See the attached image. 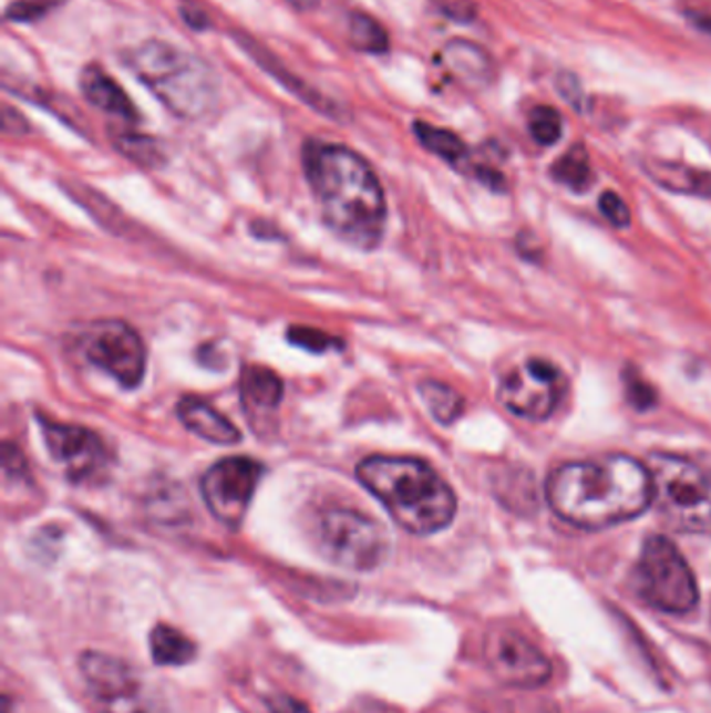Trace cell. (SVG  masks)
Masks as SVG:
<instances>
[{"label":"cell","instance_id":"1","mask_svg":"<svg viewBox=\"0 0 711 713\" xmlns=\"http://www.w3.org/2000/svg\"><path fill=\"white\" fill-rule=\"evenodd\" d=\"M302 161L326 228L356 249L374 250L384 236L387 198L372 165L342 144H307Z\"/></svg>","mask_w":711,"mask_h":713},{"label":"cell","instance_id":"2","mask_svg":"<svg viewBox=\"0 0 711 713\" xmlns=\"http://www.w3.org/2000/svg\"><path fill=\"white\" fill-rule=\"evenodd\" d=\"M553 512L580 528H607L640 516L653 503L649 467L628 455L561 465L547 480Z\"/></svg>","mask_w":711,"mask_h":713},{"label":"cell","instance_id":"3","mask_svg":"<svg viewBox=\"0 0 711 713\" xmlns=\"http://www.w3.org/2000/svg\"><path fill=\"white\" fill-rule=\"evenodd\" d=\"M357 480L411 535L441 533L457 512L453 488L422 459L374 455L357 465Z\"/></svg>","mask_w":711,"mask_h":713},{"label":"cell","instance_id":"4","mask_svg":"<svg viewBox=\"0 0 711 713\" xmlns=\"http://www.w3.org/2000/svg\"><path fill=\"white\" fill-rule=\"evenodd\" d=\"M130 68L182 120H200L215 108L217 78L205 61L188 51L163 40H146L130 54Z\"/></svg>","mask_w":711,"mask_h":713},{"label":"cell","instance_id":"5","mask_svg":"<svg viewBox=\"0 0 711 713\" xmlns=\"http://www.w3.org/2000/svg\"><path fill=\"white\" fill-rule=\"evenodd\" d=\"M647 467L661 519L678 533L711 535L710 459L653 453Z\"/></svg>","mask_w":711,"mask_h":713},{"label":"cell","instance_id":"6","mask_svg":"<svg viewBox=\"0 0 711 713\" xmlns=\"http://www.w3.org/2000/svg\"><path fill=\"white\" fill-rule=\"evenodd\" d=\"M632 585L645 603L666 613H689L699 603L693 570L666 536L653 535L645 540Z\"/></svg>","mask_w":711,"mask_h":713},{"label":"cell","instance_id":"7","mask_svg":"<svg viewBox=\"0 0 711 713\" xmlns=\"http://www.w3.org/2000/svg\"><path fill=\"white\" fill-rule=\"evenodd\" d=\"M316 540L328 561L347 570H375L389 554L384 528L372 517L344 507L321 512L316 519Z\"/></svg>","mask_w":711,"mask_h":713},{"label":"cell","instance_id":"8","mask_svg":"<svg viewBox=\"0 0 711 713\" xmlns=\"http://www.w3.org/2000/svg\"><path fill=\"white\" fill-rule=\"evenodd\" d=\"M80 672L103 713H157V701L143 676L127 663L99 651L80 658Z\"/></svg>","mask_w":711,"mask_h":713},{"label":"cell","instance_id":"9","mask_svg":"<svg viewBox=\"0 0 711 713\" xmlns=\"http://www.w3.org/2000/svg\"><path fill=\"white\" fill-rule=\"evenodd\" d=\"M82 351L94 368L115 378L125 391L143 384L146 347L138 332L125 321H94L82 337Z\"/></svg>","mask_w":711,"mask_h":713},{"label":"cell","instance_id":"10","mask_svg":"<svg viewBox=\"0 0 711 713\" xmlns=\"http://www.w3.org/2000/svg\"><path fill=\"white\" fill-rule=\"evenodd\" d=\"M566 393V378L547 359H528L498 386L503 407L517 417L543 422L552 417Z\"/></svg>","mask_w":711,"mask_h":713},{"label":"cell","instance_id":"11","mask_svg":"<svg viewBox=\"0 0 711 713\" xmlns=\"http://www.w3.org/2000/svg\"><path fill=\"white\" fill-rule=\"evenodd\" d=\"M264 465L249 457H228L200 478V495L212 516L228 528H238L264 478Z\"/></svg>","mask_w":711,"mask_h":713},{"label":"cell","instance_id":"12","mask_svg":"<svg viewBox=\"0 0 711 713\" xmlns=\"http://www.w3.org/2000/svg\"><path fill=\"white\" fill-rule=\"evenodd\" d=\"M484 660L503 684L517 689H536L553 674L547 655L512 628H498L486 634Z\"/></svg>","mask_w":711,"mask_h":713},{"label":"cell","instance_id":"13","mask_svg":"<svg viewBox=\"0 0 711 713\" xmlns=\"http://www.w3.org/2000/svg\"><path fill=\"white\" fill-rule=\"evenodd\" d=\"M40 426L51 457L65 469L70 480L89 482L105 474L107 448L94 432L49 420H40Z\"/></svg>","mask_w":711,"mask_h":713},{"label":"cell","instance_id":"14","mask_svg":"<svg viewBox=\"0 0 711 713\" xmlns=\"http://www.w3.org/2000/svg\"><path fill=\"white\" fill-rule=\"evenodd\" d=\"M178 417L186 428L207 443L224 446L240 443L238 428L205 399L184 396L178 403Z\"/></svg>","mask_w":711,"mask_h":713},{"label":"cell","instance_id":"15","mask_svg":"<svg viewBox=\"0 0 711 713\" xmlns=\"http://www.w3.org/2000/svg\"><path fill=\"white\" fill-rule=\"evenodd\" d=\"M80 90L92 107L101 108L125 122H138V111L132 105L125 90L99 65H89L80 73Z\"/></svg>","mask_w":711,"mask_h":713},{"label":"cell","instance_id":"16","mask_svg":"<svg viewBox=\"0 0 711 713\" xmlns=\"http://www.w3.org/2000/svg\"><path fill=\"white\" fill-rule=\"evenodd\" d=\"M285 384L276 372L264 365H247L240 375V399L249 420H266L267 413L280 407Z\"/></svg>","mask_w":711,"mask_h":713},{"label":"cell","instance_id":"17","mask_svg":"<svg viewBox=\"0 0 711 713\" xmlns=\"http://www.w3.org/2000/svg\"><path fill=\"white\" fill-rule=\"evenodd\" d=\"M441 61L449 72L462 80L463 84L482 89L493 80L495 68H493L491 54L470 40L455 38L446 42L441 53Z\"/></svg>","mask_w":711,"mask_h":713},{"label":"cell","instance_id":"18","mask_svg":"<svg viewBox=\"0 0 711 713\" xmlns=\"http://www.w3.org/2000/svg\"><path fill=\"white\" fill-rule=\"evenodd\" d=\"M642 167L649 178L672 193L711 198V172L658 159L645 161Z\"/></svg>","mask_w":711,"mask_h":713},{"label":"cell","instance_id":"19","mask_svg":"<svg viewBox=\"0 0 711 713\" xmlns=\"http://www.w3.org/2000/svg\"><path fill=\"white\" fill-rule=\"evenodd\" d=\"M151 655L157 665L178 668L196 658V644L174 626L159 624L151 632Z\"/></svg>","mask_w":711,"mask_h":713},{"label":"cell","instance_id":"20","mask_svg":"<svg viewBox=\"0 0 711 713\" xmlns=\"http://www.w3.org/2000/svg\"><path fill=\"white\" fill-rule=\"evenodd\" d=\"M245 44V49L249 51V54L253 53V56L257 59V63L266 70V72L271 73L274 78H278L282 84H285L286 89L290 90V92H295L297 96H301V101H305L307 105H311L313 108H318V111H321V113H326L328 117H338V108L337 105H332L326 96H321L320 92H316L313 89H309L307 84H302V80H299V78H295V75H290V73L286 72L285 65H280L278 61H274V56L271 54L266 53V51H257V46L253 44V42H243Z\"/></svg>","mask_w":711,"mask_h":713},{"label":"cell","instance_id":"21","mask_svg":"<svg viewBox=\"0 0 711 713\" xmlns=\"http://www.w3.org/2000/svg\"><path fill=\"white\" fill-rule=\"evenodd\" d=\"M553 178L568 186L574 193H585L592 184V167L588 159L587 148L583 144H574L559 159L553 163Z\"/></svg>","mask_w":711,"mask_h":713},{"label":"cell","instance_id":"22","mask_svg":"<svg viewBox=\"0 0 711 713\" xmlns=\"http://www.w3.org/2000/svg\"><path fill=\"white\" fill-rule=\"evenodd\" d=\"M413 132H415V138L422 143L426 151L445 159L446 163L460 165L462 161L467 159V146L451 130H443V127H436V125L426 124V122H415Z\"/></svg>","mask_w":711,"mask_h":713},{"label":"cell","instance_id":"23","mask_svg":"<svg viewBox=\"0 0 711 713\" xmlns=\"http://www.w3.org/2000/svg\"><path fill=\"white\" fill-rule=\"evenodd\" d=\"M420 396L439 424H453L463 413V396L455 389L436 380L420 384Z\"/></svg>","mask_w":711,"mask_h":713},{"label":"cell","instance_id":"24","mask_svg":"<svg viewBox=\"0 0 711 713\" xmlns=\"http://www.w3.org/2000/svg\"><path fill=\"white\" fill-rule=\"evenodd\" d=\"M115 148L134 163L143 167H161L165 163V151L155 138L138 132H120L113 136Z\"/></svg>","mask_w":711,"mask_h":713},{"label":"cell","instance_id":"25","mask_svg":"<svg viewBox=\"0 0 711 713\" xmlns=\"http://www.w3.org/2000/svg\"><path fill=\"white\" fill-rule=\"evenodd\" d=\"M349 40L356 51L382 54L389 51V34L372 16L356 13L349 21Z\"/></svg>","mask_w":711,"mask_h":713},{"label":"cell","instance_id":"26","mask_svg":"<svg viewBox=\"0 0 711 713\" xmlns=\"http://www.w3.org/2000/svg\"><path fill=\"white\" fill-rule=\"evenodd\" d=\"M528 130L536 143L552 146L561 138L564 120L557 108L549 107V105H538L528 115Z\"/></svg>","mask_w":711,"mask_h":713},{"label":"cell","instance_id":"27","mask_svg":"<svg viewBox=\"0 0 711 713\" xmlns=\"http://www.w3.org/2000/svg\"><path fill=\"white\" fill-rule=\"evenodd\" d=\"M624 394L626 401L639 411L653 410L658 405L656 389L635 370H624Z\"/></svg>","mask_w":711,"mask_h":713},{"label":"cell","instance_id":"28","mask_svg":"<svg viewBox=\"0 0 711 713\" xmlns=\"http://www.w3.org/2000/svg\"><path fill=\"white\" fill-rule=\"evenodd\" d=\"M288 340L297 347H301L309 353H326L328 349L337 347L338 339L328 337L326 332H321L318 328H307V326H297L288 330Z\"/></svg>","mask_w":711,"mask_h":713},{"label":"cell","instance_id":"29","mask_svg":"<svg viewBox=\"0 0 711 713\" xmlns=\"http://www.w3.org/2000/svg\"><path fill=\"white\" fill-rule=\"evenodd\" d=\"M555 89L564 96V101L568 103L569 107L576 111H585L587 108V94L583 90L580 80L571 72H561L555 80Z\"/></svg>","mask_w":711,"mask_h":713},{"label":"cell","instance_id":"30","mask_svg":"<svg viewBox=\"0 0 711 713\" xmlns=\"http://www.w3.org/2000/svg\"><path fill=\"white\" fill-rule=\"evenodd\" d=\"M599 209L616 228L630 226V209H628V205L624 203V198L620 195H616L611 190L604 193L599 198Z\"/></svg>","mask_w":711,"mask_h":713},{"label":"cell","instance_id":"31","mask_svg":"<svg viewBox=\"0 0 711 713\" xmlns=\"http://www.w3.org/2000/svg\"><path fill=\"white\" fill-rule=\"evenodd\" d=\"M439 7L445 18L460 21V23H467V21L476 19V13H478V7L472 0H441Z\"/></svg>","mask_w":711,"mask_h":713},{"label":"cell","instance_id":"32","mask_svg":"<svg viewBox=\"0 0 711 713\" xmlns=\"http://www.w3.org/2000/svg\"><path fill=\"white\" fill-rule=\"evenodd\" d=\"M179 13H182V19L193 28V30H207L212 25V19L209 16L196 4V2H190L186 0L182 7H179Z\"/></svg>","mask_w":711,"mask_h":713},{"label":"cell","instance_id":"33","mask_svg":"<svg viewBox=\"0 0 711 713\" xmlns=\"http://www.w3.org/2000/svg\"><path fill=\"white\" fill-rule=\"evenodd\" d=\"M271 713H311L301 699L290 695H276L267 701Z\"/></svg>","mask_w":711,"mask_h":713},{"label":"cell","instance_id":"34","mask_svg":"<svg viewBox=\"0 0 711 713\" xmlns=\"http://www.w3.org/2000/svg\"><path fill=\"white\" fill-rule=\"evenodd\" d=\"M4 117H2V127H4V132L7 134H13V130H16V134H25L28 132V122H25V117L19 113V111H16V108L9 107V105H4Z\"/></svg>","mask_w":711,"mask_h":713},{"label":"cell","instance_id":"35","mask_svg":"<svg viewBox=\"0 0 711 713\" xmlns=\"http://www.w3.org/2000/svg\"><path fill=\"white\" fill-rule=\"evenodd\" d=\"M476 178L481 179L482 184H486L488 188H493V190H503L505 188V178L495 169H491V167H478Z\"/></svg>","mask_w":711,"mask_h":713},{"label":"cell","instance_id":"36","mask_svg":"<svg viewBox=\"0 0 711 713\" xmlns=\"http://www.w3.org/2000/svg\"><path fill=\"white\" fill-rule=\"evenodd\" d=\"M687 19L693 23L694 28H699L701 32H705V34H710L711 37V16L691 11V13H687Z\"/></svg>","mask_w":711,"mask_h":713},{"label":"cell","instance_id":"37","mask_svg":"<svg viewBox=\"0 0 711 713\" xmlns=\"http://www.w3.org/2000/svg\"><path fill=\"white\" fill-rule=\"evenodd\" d=\"M288 2L299 11H313L320 0H288Z\"/></svg>","mask_w":711,"mask_h":713}]
</instances>
